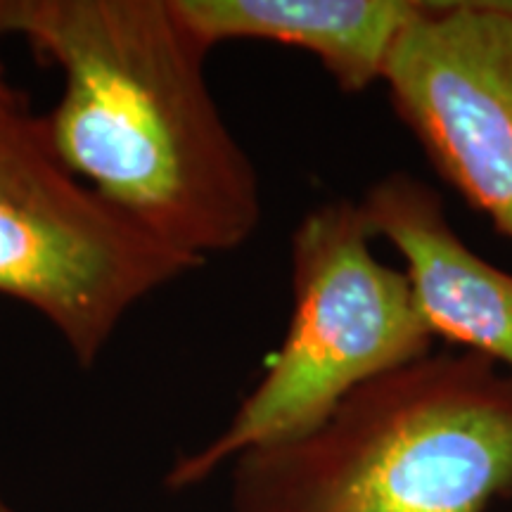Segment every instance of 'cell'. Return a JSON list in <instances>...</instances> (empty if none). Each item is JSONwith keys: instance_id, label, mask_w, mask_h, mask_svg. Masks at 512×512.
<instances>
[{"instance_id": "6da1fadb", "label": "cell", "mask_w": 512, "mask_h": 512, "mask_svg": "<svg viewBox=\"0 0 512 512\" xmlns=\"http://www.w3.org/2000/svg\"><path fill=\"white\" fill-rule=\"evenodd\" d=\"M60 67L55 155L162 245L233 252L261 221L259 176L211 95L209 48L174 0H0V38Z\"/></svg>"}, {"instance_id": "7a4b0ae2", "label": "cell", "mask_w": 512, "mask_h": 512, "mask_svg": "<svg viewBox=\"0 0 512 512\" xmlns=\"http://www.w3.org/2000/svg\"><path fill=\"white\" fill-rule=\"evenodd\" d=\"M512 494V370L439 351L235 458L233 512H486Z\"/></svg>"}, {"instance_id": "3957f363", "label": "cell", "mask_w": 512, "mask_h": 512, "mask_svg": "<svg viewBox=\"0 0 512 512\" xmlns=\"http://www.w3.org/2000/svg\"><path fill=\"white\" fill-rule=\"evenodd\" d=\"M354 200L313 207L292 235V318L261 380L214 441L176 460L174 491L249 448L297 437L384 373L432 354L406 273L380 264Z\"/></svg>"}, {"instance_id": "277c9868", "label": "cell", "mask_w": 512, "mask_h": 512, "mask_svg": "<svg viewBox=\"0 0 512 512\" xmlns=\"http://www.w3.org/2000/svg\"><path fill=\"white\" fill-rule=\"evenodd\" d=\"M204 264L166 247L60 162L43 117H0V294L93 368L128 311Z\"/></svg>"}, {"instance_id": "5b68a950", "label": "cell", "mask_w": 512, "mask_h": 512, "mask_svg": "<svg viewBox=\"0 0 512 512\" xmlns=\"http://www.w3.org/2000/svg\"><path fill=\"white\" fill-rule=\"evenodd\" d=\"M382 81L441 176L512 242V0L422 3Z\"/></svg>"}, {"instance_id": "8992f818", "label": "cell", "mask_w": 512, "mask_h": 512, "mask_svg": "<svg viewBox=\"0 0 512 512\" xmlns=\"http://www.w3.org/2000/svg\"><path fill=\"white\" fill-rule=\"evenodd\" d=\"M373 238L406 259L415 306L434 337L512 370V273L472 252L444 202L411 174H389L358 200Z\"/></svg>"}, {"instance_id": "52a82bcc", "label": "cell", "mask_w": 512, "mask_h": 512, "mask_svg": "<svg viewBox=\"0 0 512 512\" xmlns=\"http://www.w3.org/2000/svg\"><path fill=\"white\" fill-rule=\"evenodd\" d=\"M209 50L223 41H271L306 50L344 93L382 81L396 38L422 0H174Z\"/></svg>"}, {"instance_id": "ba28073f", "label": "cell", "mask_w": 512, "mask_h": 512, "mask_svg": "<svg viewBox=\"0 0 512 512\" xmlns=\"http://www.w3.org/2000/svg\"><path fill=\"white\" fill-rule=\"evenodd\" d=\"M22 107H27V102H24L22 93L15 91V88H12L10 83L5 81L3 69H0V117H5V114H10V112L22 110Z\"/></svg>"}, {"instance_id": "9c48e42d", "label": "cell", "mask_w": 512, "mask_h": 512, "mask_svg": "<svg viewBox=\"0 0 512 512\" xmlns=\"http://www.w3.org/2000/svg\"><path fill=\"white\" fill-rule=\"evenodd\" d=\"M0 512H15V510L10 508L8 503H5V498H3V496H0Z\"/></svg>"}]
</instances>
